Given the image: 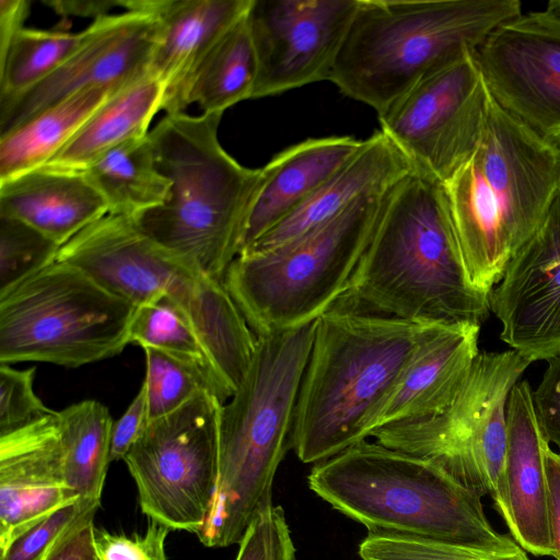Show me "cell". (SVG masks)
<instances>
[{
  "mask_svg": "<svg viewBox=\"0 0 560 560\" xmlns=\"http://www.w3.org/2000/svg\"><path fill=\"white\" fill-rule=\"evenodd\" d=\"M69 487L80 500L101 502L114 420L102 402L82 400L58 411Z\"/></svg>",
  "mask_w": 560,
  "mask_h": 560,
  "instance_id": "f1b7e54d",
  "label": "cell"
},
{
  "mask_svg": "<svg viewBox=\"0 0 560 560\" xmlns=\"http://www.w3.org/2000/svg\"><path fill=\"white\" fill-rule=\"evenodd\" d=\"M550 444L534 406L529 383L518 381L506 404L505 485L513 539L527 553L553 557L545 453Z\"/></svg>",
  "mask_w": 560,
  "mask_h": 560,
  "instance_id": "ffe728a7",
  "label": "cell"
},
{
  "mask_svg": "<svg viewBox=\"0 0 560 560\" xmlns=\"http://www.w3.org/2000/svg\"><path fill=\"white\" fill-rule=\"evenodd\" d=\"M359 0H252L258 72L253 98L330 80Z\"/></svg>",
  "mask_w": 560,
  "mask_h": 560,
  "instance_id": "2e32d148",
  "label": "cell"
},
{
  "mask_svg": "<svg viewBox=\"0 0 560 560\" xmlns=\"http://www.w3.org/2000/svg\"><path fill=\"white\" fill-rule=\"evenodd\" d=\"M361 560H529L517 547L509 551H489L435 540L368 534L359 545Z\"/></svg>",
  "mask_w": 560,
  "mask_h": 560,
  "instance_id": "836d02e7",
  "label": "cell"
},
{
  "mask_svg": "<svg viewBox=\"0 0 560 560\" xmlns=\"http://www.w3.org/2000/svg\"><path fill=\"white\" fill-rule=\"evenodd\" d=\"M60 248L30 224L0 215V295L56 261Z\"/></svg>",
  "mask_w": 560,
  "mask_h": 560,
  "instance_id": "d6a6232c",
  "label": "cell"
},
{
  "mask_svg": "<svg viewBox=\"0 0 560 560\" xmlns=\"http://www.w3.org/2000/svg\"><path fill=\"white\" fill-rule=\"evenodd\" d=\"M223 404L201 392L175 411L149 420L124 460L143 514L170 529L197 533L210 511L219 463Z\"/></svg>",
  "mask_w": 560,
  "mask_h": 560,
  "instance_id": "7c38bea8",
  "label": "cell"
},
{
  "mask_svg": "<svg viewBox=\"0 0 560 560\" xmlns=\"http://www.w3.org/2000/svg\"><path fill=\"white\" fill-rule=\"evenodd\" d=\"M500 339L529 363L560 354V191L489 293Z\"/></svg>",
  "mask_w": 560,
  "mask_h": 560,
  "instance_id": "e0dca14e",
  "label": "cell"
},
{
  "mask_svg": "<svg viewBox=\"0 0 560 560\" xmlns=\"http://www.w3.org/2000/svg\"><path fill=\"white\" fill-rule=\"evenodd\" d=\"M126 86L85 89L0 136V182L47 164L101 106Z\"/></svg>",
  "mask_w": 560,
  "mask_h": 560,
  "instance_id": "484cf974",
  "label": "cell"
},
{
  "mask_svg": "<svg viewBox=\"0 0 560 560\" xmlns=\"http://www.w3.org/2000/svg\"><path fill=\"white\" fill-rule=\"evenodd\" d=\"M389 189L359 199L282 245L234 259L223 284L256 336L311 323L335 305L372 238Z\"/></svg>",
  "mask_w": 560,
  "mask_h": 560,
  "instance_id": "9c48e42d",
  "label": "cell"
},
{
  "mask_svg": "<svg viewBox=\"0 0 560 560\" xmlns=\"http://www.w3.org/2000/svg\"><path fill=\"white\" fill-rule=\"evenodd\" d=\"M363 143L351 136L310 138L275 155L261 167L240 254L302 206Z\"/></svg>",
  "mask_w": 560,
  "mask_h": 560,
  "instance_id": "44dd1931",
  "label": "cell"
},
{
  "mask_svg": "<svg viewBox=\"0 0 560 560\" xmlns=\"http://www.w3.org/2000/svg\"><path fill=\"white\" fill-rule=\"evenodd\" d=\"M480 327L472 323L423 324L413 354L377 413L373 431L445 410L479 353Z\"/></svg>",
  "mask_w": 560,
  "mask_h": 560,
  "instance_id": "d6986e66",
  "label": "cell"
},
{
  "mask_svg": "<svg viewBox=\"0 0 560 560\" xmlns=\"http://www.w3.org/2000/svg\"><path fill=\"white\" fill-rule=\"evenodd\" d=\"M77 500L66 479L58 411L0 435V552Z\"/></svg>",
  "mask_w": 560,
  "mask_h": 560,
  "instance_id": "ac0fdd59",
  "label": "cell"
},
{
  "mask_svg": "<svg viewBox=\"0 0 560 560\" xmlns=\"http://www.w3.org/2000/svg\"><path fill=\"white\" fill-rule=\"evenodd\" d=\"M129 343L153 348L196 364L218 376L199 335L180 310L166 298L136 307L129 329Z\"/></svg>",
  "mask_w": 560,
  "mask_h": 560,
  "instance_id": "1f68e13d",
  "label": "cell"
},
{
  "mask_svg": "<svg viewBox=\"0 0 560 560\" xmlns=\"http://www.w3.org/2000/svg\"><path fill=\"white\" fill-rule=\"evenodd\" d=\"M30 12V1L0 0V52L11 39L24 27Z\"/></svg>",
  "mask_w": 560,
  "mask_h": 560,
  "instance_id": "ee69618b",
  "label": "cell"
},
{
  "mask_svg": "<svg viewBox=\"0 0 560 560\" xmlns=\"http://www.w3.org/2000/svg\"><path fill=\"white\" fill-rule=\"evenodd\" d=\"M71 33L23 27L0 52V102L14 98L59 69L85 42Z\"/></svg>",
  "mask_w": 560,
  "mask_h": 560,
  "instance_id": "f546056e",
  "label": "cell"
},
{
  "mask_svg": "<svg viewBox=\"0 0 560 560\" xmlns=\"http://www.w3.org/2000/svg\"><path fill=\"white\" fill-rule=\"evenodd\" d=\"M136 306L56 260L0 295V363L79 368L119 354Z\"/></svg>",
  "mask_w": 560,
  "mask_h": 560,
  "instance_id": "30bf717a",
  "label": "cell"
},
{
  "mask_svg": "<svg viewBox=\"0 0 560 560\" xmlns=\"http://www.w3.org/2000/svg\"><path fill=\"white\" fill-rule=\"evenodd\" d=\"M549 488L550 525L553 542V558L560 560V453L547 447L545 453Z\"/></svg>",
  "mask_w": 560,
  "mask_h": 560,
  "instance_id": "b9f144b4",
  "label": "cell"
},
{
  "mask_svg": "<svg viewBox=\"0 0 560 560\" xmlns=\"http://www.w3.org/2000/svg\"><path fill=\"white\" fill-rule=\"evenodd\" d=\"M149 421L145 388L142 385L127 410L113 422L109 462L124 459Z\"/></svg>",
  "mask_w": 560,
  "mask_h": 560,
  "instance_id": "ab89813d",
  "label": "cell"
},
{
  "mask_svg": "<svg viewBox=\"0 0 560 560\" xmlns=\"http://www.w3.org/2000/svg\"><path fill=\"white\" fill-rule=\"evenodd\" d=\"M315 320L257 336L249 369L221 408L217 483L197 533L207 547L240 544L255 514L272 502L273 479L290 447Z\"/></svg>",
  "mask_w": 560,
  "mask_h": 560,
  "instance_id": "277c9868",
  "label": "cell"
},
{
  "mask_svg": "<svg viewBox=\"0 0 560 560\" xmlns=\"http://www.w3.org/2000/svg\"><path fill=\"white\" fill-rule=\"evenodd\" d=\"M165 88L149 73L101 106L44 166L82 172L102 155L132 139L145 137L162 109Z\"/></svg>",
  "mask_w": 560,
  "mask_h": 560,
  "instance_id": "d4e9b609",
  "label": "cell"
},
{
  "mask_svg": "<svg viewBox=\"0 0 560 560\" xmlns=\"http://www.w3.org/2000/svg\"><path fill=\"white\" fill-rule=\"evenodd\" d=\"M34 375V366L18 370L0 363V435L55 411L35 394Z\"/></svg>",
  "mask_w": 560,
  "mask_h": 560,
  "instance_id": "8d00e7d4",
  "label": "cell"
},
{
  "mask_svg": "<svg viewBox=\"0 0 560 560\" xmlns=\"http://www.w3.org/2000/svg\"><path fill=\"white\" fill-rule=\"evenodd\" d=\"M172 529L150 521L143 534L110 533L93 528V548L98 560H167L165 541Z\"/></svg>",
  "mask_w": 560,
  "mask_h": 560,
  "instance_id": "74e56055",
  "label": "cell"
},
{
  "mask_svg": "<svg viewBox=\"0 0 560 560\" xmlns=\"http://www.w3.org/2000/svg\"><path fill=\"white\" fill-rule=\"evenodd\" d=\"M235 560H295V546L281 506L271 502L255 514Z\"/></svg>",
  "mask_w": 560,
  "mask_h": 560,
  "instance_id": "d590c367",
  "label": "cell"
},
{
  "mask_svg": "<svg viewBox=\"0 0 560 560\" xmlns=\"http://www.w3.org/2000/svg\"><path fill=\"white\" fill-rule=\"evenodd\" d=\"M252 0H162L160 33L148 73L165 88L162 109L184 113L189 78L218 39L242 16Z\"/></svg>",
  "mask_w": 560,
  "mask_h": 560,
  "instance_id": "7402d4cb",
  "label": "cell"
},
{
  "mask_svg": "<svg viewBox=\"0 0 560 560\" xmlns=\"http://www.w3.org/2000/svg\"><path fill=\"white\" fill-rule=\"evenodd\" d=\"M145 378L149 420L166 416L201 392H210L224 405L232 394L205 369L168 354L147 348Z\"/></svg>",
  "mask_w": 560,
  "mask_h": 560,
  "instance_id": "4dcf8cb0",
  "label": "cell"
},
{
  "mask_svg": "<svg viewBox=\"0 0 560 560\" xmlns=\"http://www.w3.org/2000/svg\"><path fill=\"white\" fill-rule=\"evenodd\" d=\"M162 0H126V11L94 20L82 46L25 93L0 102V136L40 112L96 85H128L148 73Z\"/></svg>",
  "mask_w": 560,
  "mask_h": 560,
  "instance_id": "9a60e30c",
  "label": "cell"
},
{
  "mask_svg": "<svg viewBox=\"0 0 560 560\" xmlns=\"http://www.w3.org/2000/svg\"><path fill=\"white\" fill-rule=\"evenodd\" d=\"M91 560H98L95 556V553L93 555V557L91 558Z\"/></svg>",
  "mask_w": 560,
  "mask_h": 560,
  "instance_id": "bcb514c9",
  "label": "cell"
},
{
  "mask_svg": "<svg viewBox=\"0 0 560 560\" xmlns=\"http://www.w3.org/2000/svg\"><path fill=\"white\" fill-rule=\"evenodd\" d=\"M82 173L112 215L136 218L170 196L171 182L158 168L149 133L114 148Z\"/></svg>",
  "mask_w": 560,
  "mask_h": 560,
  "instance_id": "4316f807",
  "label": "cell"
},
{
  "mask_svg": "<svg viewBox=\"0 0 560 560\" xmlns=\"http://www.w3.org/2000/svg\"><path fill=\"white\" fill-rule=\"evenodd\" d=\"M98 508L79 499L56 510L0 552V560H42L59 541L93 521Z\"/></svg>",
  "mask_w": 560,
  "mask_h": 560,
  "instance_id": "e575fe53",
  "label": "cell"
},
{
  "mask_svg": "<svg viewBox=\"0 0 560 560\" xmlns=\"http://www.w3.org/2000/svg\"><path fill=\"white\" fill-rule=\"evenodd\" d=\"M521 13L518 0H359L329 81L381 115Z\"/></svg>",
  "mask_w": 560,
  "mask_h": 560,
  "instance_id": "52a82bcc",
  "label": "cell"
},
{
  "mask_svg": "<svg viewBox=\"0 0 560 560\" xmlns=\"http://www.w3.org/2000/svg\"><path fill=\"white\" fill-rule=\"evenodd\" d=\"M71 264L136 307L166 298L189 320L222 383L234 393L257 336L223 282L144 235L130 218L106 214L61 246Z\"/></svg>",
  "mask_w": 560,
  "mask_h": 560,
  "instance_id": "ba28073f",
  "label": "cell"
},
{
  "mask_svg": "<svg viewBox=\"0 0 560 560\" xmlns=\"http://www.w3.org/2000/svg\"><path fill=\"white\" fill-rule=\"evenodd\" d=\"M222 115H166L149 132L170 196L131 219L152 241L221 282L240 254L262 176L261 168L241 165L222 148Z\"/></svg>",
  "mask_w": 560,
  "mask_h": 560,
  "instance_id": "8992f818",
  "label": "cell"
},
{
  "mask_svg": "<svg viewBox=\"0 0 560 560\" xmlns=\"http://www.w3.org/2000/svg\"><path fill=\"white\" fill-rule=\"evenodd\" d=\"M310 489L369 534L412 537L489 551L518 544L488 521L481 497L436 464L361 441L314 464Z\"/></svg>",
  "mask_w": 560,
  "mask_h": 560,
  "instance_id": "5b68a950",
  "label": "cell"
},
{
  "mask_svg": "<svg viewBox=\"0 0 560 560\" xmlns=\"http://www.w3.org/2000/svg\"><path fill=\"white\" fill-rule=\"evenodd\" d=\"M443 187L467 277L489 294L560 191V149L539 139L489 93L479 142Z\"/></svg>",
  "mask_w": 560,
  "mask_h": 560,
  "instance_id": "7a4b0ae2",
  "label": "cell"
},
{
  "mask_svg": "<svg viewBox=\"0 0 560 560\" xmlns=\"http://www.w3.org/2000/svg\"><path fill=\"white\" fill-rule=\"evenodd\" d=\"M335 305L415 324L481 326L490 312L489 294L467 277L442 184L412 171L389 189L372 238Z\"/></svg>",
  "mask_w": 560,
  "mask_h": 560,
  "instance_id": "6da1fadb",
  "label": "cell"
},
{
  "mask_svg": "<svg viewBox=\"0 0 560 560\" xmlns=\"http://www.w3.org/2000/svg\"><path fill=\"white\" fill-rule=\"evenodd\" d=\"M547 363L539 384L533 389V400L545 436L560 451V354Z\"/></svg>",
  "mask_w": 560,
  "mask_h": 560,
  "instance_id": "f35d334b",
  "label": "cell"
},
{
  "mask_svg": "<svg viewBox=\"0 0 560 560\" xmlns=\"http://www.w3.org/2000/svg\"><path fill=\"white\" fill-rule=\"evenodd\" d=\"M488 101L475 51H469L424 77L378 115L380 130L415 172L443 185L477 147Z\"/></svg>",
  "mask_w": 560,
  "mask_h": 560,
  "instance_id": "4fadbf2b",
  "label": "cell"
},
{
  "mask_svg": "<svg viewBox=\"0 0 560 560\" xmlns=\"http://www.w3.org/2000/svg\"><path fill=\"white\" fill-rule=\"evenodd\" d=\"M530 363L517 351L479 352L459 393L442 412L371 432L375 442L425 458L457 482L490 495L508 528L506 404Z\"/></svg>",
  "mask_w": 560,
  "mask_h": 560,
  "instance_id": "8fae6325",
  "label": "cell"
},
{
  "mask_svg": "<svg viewBox=\"0 0 560 560\" xmlns=\"http://www.w3.org/2000/svg\"><path fill=\"white\" fill-rule=\"evenodd\" d=\"M412 171L399 149L378 130L364 139L358 153L302 206L245 252L265 250L294 240L337 217L359 199L388 190Z\"/></svg>",
  "mask_w": 560,
  "mask_h": 560,
  "instance_id": "603a6c76",
  "label": "cell"
},
{
  "mask_svg": "<svg viewBox=\"0 0 560 560\" xmlns=\"http://www.w3.org/2000/svg\"><path fill=\"white\" fill-rule=\"evenodd\" d=\"M62 16H83L97 20L108 15L114 7H121V0H50L44 1Z\"/></svg>",
  "mask_w": 560,
  "mask_h": 560,
  "instance_id": "7bdbcfd3",
  "label": "cell"
},
{
  "mask_svg": "<svg viewBox=\"0 0 560 560\" xmlns=\"http://www.w3.org/2000/svg\"><path fill=\"white\" fill-rule=\"evenodd\" d=\"M475 58L497 104L560 149V15L521 13L491 32Z\"/></svg>",
  "mask_w": 560,
  "mask_h": 560,
  "instance_id": "5bb4252c",
  "label": "cell"
},
{
  "mask_svg": "<svg viewBox=\"0 0 560 560\" xmlns=\"http://www.w3.org/2000/svg\"><path fill=\"white\" fill-rule=\"evenodd\" d=\"M108 214L82 172L35 168L0 182V215L19 219L63 246Z\"/></svg>",
  "mask_w": 560,
  "mask_h": 560,
  "instance_id": "cb8c5ba5",
  "label": "cell"
},
{
  "mask_svg": "<svg viewBox=\"0 0 560 560\" xmlns=\"http://www.w3.org/2000/svg\"><path fill=\"white\" fill-rule=\"evenodd\" d=\"M93 521L75 529L59 541L42 560H91L93 548Z\"/></svg>",
  "mask_w": 560,
  "mask_h": 560,
  "instance_id": "60d3db41",
  "label": "cell"
},
{
  "mask_svg": "<svg viewBox=\"0 0 560 560\" xmlns=\"http://www.w3.org/2000/svg\"><path fill=\"white\" fill-rule=\"evenodd\" d=\"M547 9L560 15V0L549 1Z\"/></svg>",
  "mask_w": 560,
  "mask_h": 560,
  "instance_id": "f6af8a7d",
  "label": "cell"
},
{
  "mask_svg": "<svg viewBox=\"0 0 560 560\" xmlns=\"http://www.w3.org/2000/svg\"><path fill=\"white\" fill-rule=\"evenodd\" d=\"M257 72V55L247 11L218 39L195 69L185 89L184 106L196 103L202 113L223 114L229 107L253 98Z\"/></svg>",
  "mask_w": 560,
  "mask_h": 560,
  "instance_id": "83f0119b",
  "label": "cell"
},
{
  "mask_svg": "<svg viewBox=\"0 0 560 560\" xmlns=\"http://www.w3.org/2000/svg\"><path fill=\"white\" fill-rule=\"evenodd\" d=\"M422 325L336 305L316 318L290 435L301 462L320 463L370 438Z\"/></svg>",
  "mask_w": 560,
  "mask_h": 560,
  "instance_id": "3957f363",
  "label": "cell"
}]
</instances>
